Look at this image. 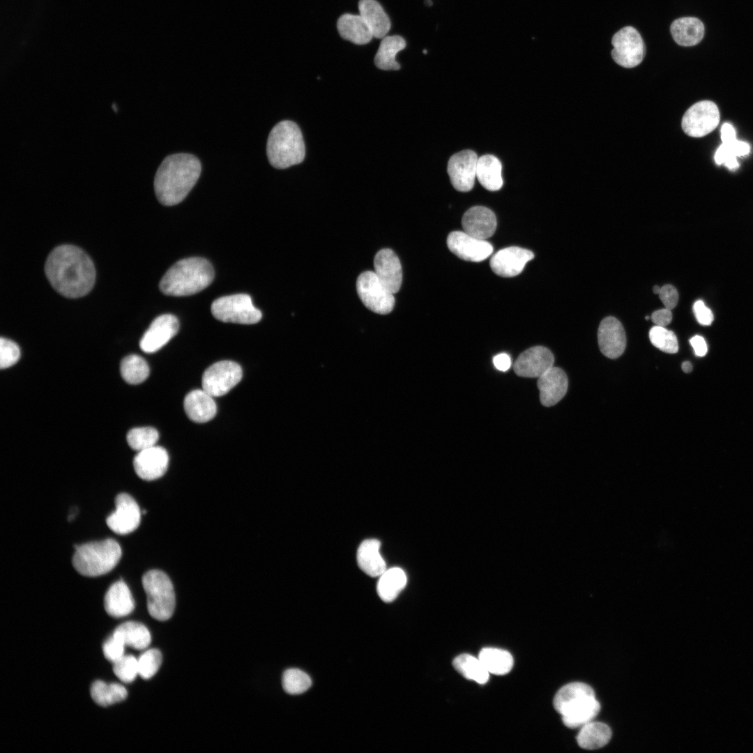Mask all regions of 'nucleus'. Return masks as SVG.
Returning a JSON list of instances; mask_svg holds the SVG:
<instances>
[{
  "label": "nucleus",
  "mask_w": 753,
  "mask_h": 753,
  "mask_svg": "<svg viewBox=\"0 0 753 753\" xmlns=\"http://www.w3.org/2000/svg\"><path fill=\"white\" fill-rule=\"evenodd\" d=\"M611 735V730L607 724L591 721L580 728L576 739L580 747L596 750L606 745Z\"/></svg>",
  "instance_id": "33"
},
{
  "label": "nucleus",
  "mask_w": 753,
  "mask_h": 753,
  "mask_svg": "<svg viewBox=\"0 0 753 753\" xmlns=\"http://www.w3.org/2000/svg\"><path fill=\"white\" fill-rule=\"evenodd\" d=\"M595 699L593 688L588 685L575 682L562 687L554 699V706L561 715Z\"/></svg>",
  "instance_id": "24"
},
{
  "label": "nucleus",
  "mask_w": 753,
  "mask_h": 753,
  "mask_svg": "<svg viewBox=\"0 0 753 753\" xmlns=\"http://www.w3.org/2000/svg\"><path fill=\"white\" fill-rule=\"evenodd\" d=\"M682 370L685 373H689L692 370V365L689 361L683 362L682 364Z\"/></svg>",
  "instance_id": "53"
},
{
  "label": "nucleus",
  "mask_w": 753,
  "mask_h": 753,
  "mask_svg": "<svg viewBox=\"0 0 753 753\" xmlns=\"http://www.w3.org/2000/svg\"><path fill=\"white\" fill-rule=\"evenodd\" d=\"M611 56L618 65L633 68L640 64L645 56L646 47L641 36L632 26H625L616 32L611 40Z\"/></svg>",
  "instance_id": "9"
},
{
  "label": "nucleus",
  "mask_w": 753,
  "mask_h": 753,
  "mask_svg": "<svg viewBox=\"0 0 753 753\" xmlns=\"http://www.w3.org/2000/svg\"><path fill=\"white\" fill-rule=\"evenodd\" d=\"M266 153L271 165L277 169L302 162L305 147L298 126L289 120L277 123L268 135Z\"/></svg>",
  "instance_id": "4"
},
{
  "label": "nucleus",
  "mask_w": 753,
  "mask_h": 753,
  "mask_svg": "<svg viewBox=\"0 0 753 753\" xmlns=\"http://www.w3.org/2000/svg\"><path fill=\"white\" fill-rule=\"evenodd\" d=\"M537 385L541 404L549 407L557 404L565 396L568 380L562 369L552 367L538 377Z\"/></svg>",
  "instance_id": "23"
},
{
  "label": "nucleus",
  "mask_w": 753,
  "mask_h": 753,
  "mask_svg": "<svg viewBox=\"0 0 753 753\" xmlns=\"http://www.w3.org/2000/svg\"><path fill=\"white\" fill-rule=\"evenodd\" d=\"M168 464L167 450L157 446L139 451L133 460L137 475L144 480L161 478L166 473Z\"/></svg>",
  "instance_id": "18"
},
{
  "label": "nucleus",
  "mask_w": 753,
  "mask_h": 753,
  "mask_svg": "<svg viewBox=\"0 0 753 753\" xmlns=\"http://www.w3.org/2000/svg\"><path fill=\"white\" fill-rule=\"evenodd\" d=\"M660 289H661L660 287H659L657 285H655V286L653 287V291L654 294H658L660 293Z\"/></svg>",
  "instance_id": "54"
},
{
  "label": "nucleus",
  "mask_w": 753,
  "mask_h": 753,
  "mask_svg": "<svg viewBox=\"0 0 753 753\" xmlns=\"http://www.w3.org/2000/svg\"><path fill=\"white\" fill-rule=\"evenodd\" d=\"M113 671L122 682H132L139 675L138 660L133 655H123L113 663Z\"/></svg>",
  "instance_id": "45"
},
{
  "label": "nucleus",
  "mask_w": 753,
  "mask_h": 753,
  "mask_svg": "<svg viewBox=\"0 0 753 753\" xmlns=\"http://www.w3.org/2000/svg\"><path fill=\"white\" fill-rule=\"evenodd\" d=\"M374 272L381 283L393 294H396L402 282V269L400 259L389 248L380 250L374 258Z\"/></svg>",
  "instance_id": "21"
},
{
  "label": "nucleus",
  "mask_w": 753,
  "mask_h": 753,
  "mask_svg": "<svg viewBox=\"0 0 753 753\" xmlns=\"http://www.w3.org/2000/svg\"><path fill=\"white\" fill-rule=\"evenodd\" d=\"M645 319H646V320H648V319H649V317H648V316H646V317H645Z\"/></svg>",
  "instance_id": "56"
},
{
  "label": "nucleus",
  "mask_w": 753,
  "mask_h": 753,
  "mask_svg": "<svg viewBox=\"0 0 753 753\" xmlns=\"http://www.w3.org/2000/svg\"><path fill=\"white\" fill-rule=\"evenodd\" d=\"M447 245L450 252L458 257L473 262L486 259L493 252V247L489 242L464 231H455L450 233Z\"/></svg>",
  "instance_id": "14"
},
{
  "label": "nucleus",
  "mask_w": 753,
  "mask_h": 753,
  "mask_svg": "<svg viewBox=\"0 0 753 753\" xmlns=\"http://www.w3.org/2000/svg\"><path fill=\"white\" fill-rule=\"evenodd\" d=\"M720 132L722 144L715 153V161L717 165L724 164L729 169L734 170L739 167L737 158L749 154L750 146L745 142L737 140L736 130L729 123H723Z\"/></svg>",
  "instance_id": "20"
},
{
  "label": "nucleus",
  "mask_w": 753,
  "mask_h": 753,
  "mask_svg": "<svg viewBox=\"0 0 753 753\" xmlns=\"http://www.w3.org/2000/svg\"><path fill=\"white\" fill-rule=\"evenodd\" d=\"M670 31L677 44L689 47L701 42L704 35V26L698 18L684 17L675 20L671 24Z\"/></svg>",
  "instance_id": "29"
},
{
  "label": "nucleus",
  "mask_w": 753,
  "mask_h": 753,
  "mask_svg": "<svg viewBox=\"0 0 753 753\" xmlns=\"http://www.w3.org/2000/svg\"><path fill=\"white\" fill-rule=\"evenodd\" d=\"M651 319L657 326L665 327L671 323L672 313L671 310L666 307L660 309L653 312Z\"/></svg>",
  "instance_id": "50"
},
{
  "label": "nucleus",
  "mask_w": 753,
  "mask_h": 753,
  "mask_svg": "<svg viewBox=\"0 0 753 753\" xmlns=\"http://www.w3.org/2000/svg\"><path fill=\"white\" fill-rule=\"evenodd\" d=\"M73 565L82 575L93 577L110 572L121 557V549L114 539L107 538L75 546Z\"/></svg>",
  "instance_id": "5"
},
{
  "label": "nucleus",
  "mask_w": 753,
  "mask_h": 753,
  "mask_svg": "<svg viewBox=\"0 0 753 753\" xmlns=\"http://www.w3.org/2000/svg\"><path fill=\"white\" fill-rule=\"evenodd\" d=\"M179 324L172 314L156 317L142 336L139 346L145 353H153L165 346L177 333Z\"/></svg>",
  "instance_id": "15"
},
{
  "label": "nucleus",
  "mask_w": 753,
  "mask_h": 753,
  "mask_svg": "<svg viewBox=\"0 0 753 753\" xmlns=\"http://www.w3.org/2000/svg\"><path fill=\"white\" fill-rule=\"evenodd\" d=\"M113 634L119 638L125 644L136 650L147 648L151 641V634L143 624L128 621L118 626Z\"/></svg>",
  "instance_id": "35"
},
{
  "label": "nucleus",
  "mask_w": 753,
  "mask_h": 753,
  "mask_svg": "<svg viewBox=\"0 0 753 753\" xmlns=\"http://www.w3.org/2000/svg\"><path fill=\"white\" fill-rule=\"evenodd\" d=\"M138 660L139 675L145 680L153 677L162 663V655L159 650L149 649L143 653Z\"/></svg>",
  "instance_id": "44"
},
{
  "label": "nucleus",
  "mask_w": 753,
  "mask_h": 753,
  "mask_svg": "<svg viewBox=\"0 0 753 753\" xmlns=\"http://www.w3.org/2000/svg\"><path fill=\"white\" fill-rule=\"evenodd\" d=\"M158 438L157 429L151 427H135L127 434L130 447L138 452L155 446Z\"/></svg>",
  "instance_id": "41"
},
{
  "label": "nucleus",
  "mask_w": 753,
  "mask_h": 753,
  "mask_svg": "<svg viewBox=\"0 0 753 753\" xmlns=\"http://www.w3.org/2000/svg\"><path fill=\"white\" fill-rule=\"evenodd\" d=\"M405 40L400 36H388L382 38L374 57L376 66L383 70H397L400 65L395 59L398 52L405 48Z\"/></svg>",
  "instance_id": "32"
},
{
  "label": "nucleus",
  "mask_w": 753,
  "mask_h": 753,
  "mask_svg": "<svg viewBox=\"0 0 753 753\" xmlns=\"http://www.w3.org/2000/svg\"><path fill=\"white\" fill-rule=\"evenodd\" d=\"M478 658L489 674L504 675L513 667V657L507 651L496 648H484Z\"/></svg>",
  "instance_id": "36"
},
{
  "label": "nucleus",
  "mask_w": 753,
  "mask_h": 753,
  "mask_svg": "<svg viewBox=\"0 0 753 753\" xmlns=\"http://www.w3.org/2000/svg\"><path fill=\"white\" fill-rule=\"evenodd\" d=\"M381 542L376 539H367L361 542L357 551L359 568L367 575L380 576L386 570V562L380 554Z\"/></svg>",
  "instance_id": "27"
},
{
  "label": "nucleus",
  "mask_w": 753,
  "mask_h": 753,
  "mask_svg": "<svg viewBox=\"0 0 753 753\" xmlns=\"http://www.w3.org/2000/svg\"><path fill=\"white\" fill-rule=\"evenodd\" d=\"M104 606L106 612L114 618L130 614L135 608V602L127 584L122 580L114 582L107 590Z\"/></svg>",
  "instance_id": "26"
},
{
  "label": "nucleus",
  "mask_w": 753,
  "mask_h": 753,
  "mask_svg": "<svg viewBox=\"0 0 753 753\" xmlns=\"http://www.w3.org/2000/svg\"><path fill=\"white\" fill-rule=\"evenodd\" d=\"M598 340L600 351L609 358L621 356L625 349V330L621 323L614 317H607L602 320L598 328Z\"/></svg>",
  "instance_id": "19"
},
{
  "label": "nucleus",
  "mask_w": 753,
  "mask_h": 753,
  "mask_svg": "<svg viewBox=\"0 0 753 753\" xmlns=\"http://www.w3.org/2000/svg\"><path fill=\"white\" fill-rule=\"evenodd\" d=\"M423 53H425V54H426V53H427V52H426V50H423Z\"/></svg>",
  "instance_id": "57"
},
{
  "label": "nucleus",
  "mask_w": 753,
  "mask_h": 753,
  "mask_svg": "<svg viewBox=\"0 0 753 753\" xmlns=\"http://www.w3.org/2000/svg\"><path fill=\"white\" fill-rule=\"evenodd\" d=\"M213 317L223 322L254 324L261 319V312L255 307L251 297L245 294L220 297L211 305Z\"/></svg>",
  "instance_id": "7"
},
{
  "label": "nucleus",
  "mask_w": 753,
  "mask_h": 753,
  "mask_svg": "<svg viewBox=\"0 0 753 753\" xmlns=\"http://www.w3.org/2000/svg\"><path fill=\"white\" fill-rule=\"evenodd\" d=\"M455 669L466 679L479 684H485L489 680V673L480 659L469 654H462L453 660Z\"/></svg>",
  "instance_id": "38"
},
{
  "label": "nucleus",
  "mask_w": 753,
  "mask_h": 753,
  "mask_svg": "<svg viewBox=\"0 0 753 753\" xmlns=\"http://www.w3.org/2000/svg\"><path fill=\"white\" fill-rule=\"evenodd\" d=\"M600 710V705L596 699H592L580 707L562 716L563 724L568 728L581 727L593 721Z\"/></svg>",
  "instance_id": "40"
},
{
  "label": "nucleus",
  "mask_w": 753,
  "mask_h": 753,
  "mask_svg": "<svg viewBox=\"0 0 753 753\" xmlns=\"http://www.w3.org/2000/svg\"><path fill=\"white\" fill-rule=\"evenodd\" d=\"M123 379L130 384H138L146 379L149 375V367L146 360L135 354L125 357L120 365Z\"/></svg>",
  "instance_id": "39"
},
{
  "label": "nucleus",
  "mask_w": 753,
  "mask_h": 753,
  "mask_svg": "<svg viewBox=\"0 0 753 753\" xmlns=\"http://www.w3.org/2000/svg\"><path fill=\"white\" fill-rule=\"evenodd\" d=\"M125 646L123 642L112 634L103 644V654L107 660L114 663L124 655Z\"/></svg>",
  "instance_id": "47"
},
{
  "label": "nucleus",
  "mask_w": 753,
  "mask_h": 753,
  "mask_svg": "<svg viewBox=\"0 0 753 753\" xmlns=\"http://www.w3.org/2000/svg\"><path fill=\"white\" fill-rule=\"evenodd\" d=\"M693 312L697 320L701 325L710 326L714 320L712 311L701 300H698L694 303Z\"/></svg>",
  "instance_id": "49"
},
{
  "label": "nucleus",
  "mask_w": 753,
  "mask_h": 753,
  "mask_svg": "<svg viewBox=\"0 0 753 753\" xmlns=\"http://www.w3.org/2000/svg\"><path fill=\"white\" fill-rule=\"evenodd\" d=\"M690 343L692 347L696 356L702 357L706 354L708 347L703 337L695 335L690 340Z\"/></svg>",
  "instance_id": "51"
},
{
  "label": "nucleus",
  "mask_w": 753,
  "mask_h": 753,
  "mask_svg": "<svg viewBox=\"0 0 753 753\" xmlns=\"http://www.w3.org/2000/svg\"><path fill=\"white\" fill-rule=\"evenodd\" d=\"M183 406L188 417L199 423L211 420L217 412L213 397L203 389L193 390L187 394Z\"/></svg>",
  "instance_id": "25"
},
{
  "label": "nucleus",
  "mask_w": 753,
  "mask_h": 753,
  "mask_svg": "<svg viewBox=\"0 0 753 753\" xmlns=\"http://www.w3.org/2000/svg\"><path fill=\"white\" fill-rule=\"evenodd\" d=\"M478 157L472 150H464L452 155L448 162V173L452 186L458 191L468 192L474 185Z\"/></svg>",
  "instance_id": "13"
},
{
  "label": "nucleus",
  "mask_w": 753,
  "mask_h": 753,
  "mask_svg": "<svg viewBox=\"0 0 753 753\" xmlns=\"http://www.w3.org/2000/svg\"><path fill=\"white\" fill-rule=\"evenodd\" d=\"M425 4H427V6H432V1H431V0H425Z\"/></svg>",
  "instance_id": "55"
},
{
  "label": "nucleus",
  "mask_w": 753,
  "mask_h": 753,
  "mask_svg": "<svg viewBox=\"0 0 753 753\" xmlns=\"http://www.w3.org/2000/svg\"><path fill=\"white\" fill-rule=\"evenodd\" d=\"M213 278L214 271L208 261L190 257L174 264L161 279L159 287L166 295L189 296L207 287Z\"/></svg>",
  "instance_id": "3"
},
{
  "label": "nucleus",
  "mask_w": 753,
  "mask_h": 753,
  "mask_svg": "<svg viewBox=\"0 0 753 753\" xmlns=\"http://www.w3.org/2000/svg\"><path fill=\"white\" fill-rule=\"evenodd\" d=\"M90 693L96 703L100 706H108L125 700L128 692L126 689L118 683H106L101 680L93 682Z\"/></svg>",
  "instance_id": "37"
},
{
  "label": "nucleus",
  "mask_w": 753,
  "mask_h": 753,
  "mask_svg": "<svg viewBox=\"0 0 753 753\" xmlns=\"http://www.w3.org/2000/svg\"><path fill=\"white\" fill-rule=\"evenodd\" d=\"M282 683L287 693L294 695L307 691L312 685V680L305 672L294 668L284 672Z\"/></svg>",
  "instance_id": "42"
},
{
  "label": "nucleus",
  "mask_w": 753,
  "mask_h": 753,
  "mask_svg": "<svg viewBox=\"0 0 753 753\" xmlns=\"http://www.w3.org/2000/svg\"><path fill=\"white\" fill-rule=\"evenodd\" d=\"M464 231L482 240L491 237L496 228V218L489 208L476 206L465 212L462 219Z\"/></svg>",
  "instance_id": "22"
},
{
  "label": "nucleus",
  "mask_w": 753,
  "mask_h": 753,
  "mask_svg": "<svg viewBox=\"0 0 753 753\" xmlns=\"http://www.w3.org/2000/svg\"><path fill=\"white\" fill-rule=\"evenodd\" d=\"M20 356L18 345L12 340L1 337L0 339V367H9L15 364Z\"/></svg>",
  "instance_id": "46"
},
{
  "label": "nucleus",
  "mask_w": 753,
  "mask_h": 753,
  "mask_svg": "<svg viewBox=\"0 0 753 753\" xmlns=\"http://www.w3.org/2000/svg\"><path fill=\"white\" fill-rule=\"evenodd\" d=\"M142 582L149 614L160 621L169 619L175 609L176 598L169 577L162 571L151 570L143 575Z\"/></svg>",
  "instance_id": "6"
},
{
  "label": "nucleus",
  "mask_w": 753,
  "mask_h": 753,
  "mask_svg": "<svg viewBox=\"0 0 753 753\" xmlns=\"http://www.w3.org/2000/svg\"><path fill=\"white\" fill-rule=\"evenodd\" d=\"M356 291L363 305L373 312L387 314L394 308V294L381 283L374 271H365L358 277Z\"/></svg>",
  "instance_id": "8"
},
{
  "label": "nucleus",
  "mask_w": 753,
  "mask_h": 753,
  "mask_svg": "<svg viewBox=\"0 0 753 753\" xmlns=\"http://www.w3.org/2000/svg\"><path fill=\"white\" fill-rule=\"evenodd\" d=\"M45 271L52 287L70 298L86 295L96 280L92 260L81 248L72 245L55 248L47 258Z\"/></svg>",
  "instance_id": "1"
},
{
  "label": "nucleus",
  "mask_w": 753,
  "mask_h": 753,
  "mask_svg": "<svg viewBox=\"0 0 753 753\" xmlns=\"http://www.w3.org/2000/svg\"><path fill=\"white\" fill-rule=\"evenodd\" d=\"M501 171V163L496 156L487 154L478 158L476 177L485 189L496 191L503 186Z\"/></svg>",
  "instance_id": "31"
},
{
  "label": "nucleus",
  "mask_w": 753,
  "mask_h": 753,
  "mask_svg": "<svg viewBox=\"0 0 753 753\" xmlns=\"http://www.w3.org/2000/svg\"><path fill=\"white\" fill-rule=\"evenodd\" d=\"M406 581V576L402 569L394 567L386 570L380 575L377 582V593L383 602H390L403 590Z\"/></svg>",
  "instance_id": "34"
},
{
  "label": "nucleus",
  "mask_w": 753,
  "mask_h": 753,
  "mask_svg": "<svg viewBox=\"0 0 753 753\" xmlns=\"http://www.w3.org/2000/svg\"><path fill=\"white\" fill-rule=\"evenodd\" d=\"M720 119V111L716 104L710 100H701L685 112L681 126L688 136L702 137L717 127Z\"/></svg>",
  "instance_id": "10"
},
{
  "label": "nucleus",
  "mask_w": 753,
  "mask_h": 753,
  "mask_svg": "<svg viewBox=\"0 0 753 753\" xmlns=\"http://www.w3.org/2000/svg\"><path fill=\"white\" fill-rule=\"evenodd\" d=\"M649 338L653 346L668 353H675L678 350V343L675 333L664 327L655 326L649 331Z\"/></svg>",
  "instance_id": "43"
},
{
  "label": "nucleus",
  "mask_w": 753,
  "mask_h": 753,
  "mask_svg": "<svg viewBox=\"0 0 753 753\" xmlns=\"http://www.w3.org/2000/svg\"><path fill=\"white\" fill-rule=\"evenodd\" d=\"M358 10L374 38L380 39L386 36L390 29V20L377 1L360 0Z\"/></svg>",
  "instance_id": "28"
},
{
  "label": "nucleus",
  "mask_w": 753,
  "mask_h": 753,
  "mask_svg": "<svg viewBox=\"0 0 753 753\" xmlns=\"http://www.w3.org/2000/svg\"><path fill=\"white\" fill-rule=\"evenodd\" d=\"M493 363L497 370L503 372L508 370L511 365L510 358L505 353H501L494 356Z\"/></svg>",
  "instance_id": "52"
},
{
  "label": "nucleus",
  "mask_w": 753,
  "mask_h": 753,
  "mask_svg": "<svg viewBox=\"0 0 753 753\" xmlns=\"http://www.w3.org/2000/svg\"><path fill=\"white\" fill-rule=\"evenodd\" d=\"M114 503L115 510L106 519L108 527L119 535L134 531L140 524L142 513L135 500L128 494L120 493Z\"/></svg>",
  "instance_id": "12"
},
{
  "label": "nucleus",
  "mask_w": 753,
  "mask_h": 753,
  "mask_svg": "<svg viewBox=\"0 0 753 753\" xmlns=\"http://www.w3.org/2000/svg\"><path fill=\"white\" fill-rule=\"evenodd\" d=\"M340 36L356 45L368 43L374 37L365 20L360 15L344 14L337 22Z\"/></svg>",
  "instance_id": "30"
},
{
  "label": "nucleus",
  "mask_w": 753,
  "mask_h": 753,
  "mask_svg": "<svg viewBox=\"0 0 753 753\" xmlns=\"http://www.w3.org/2000/svg\"><path fill=\"white\" fill-rule=\"evenodd\" d=\"M242 376L243 371L238 363L231 360L216 362L204 372L202 389L213 397H220L233 388Z\"/></svg>",
  "instance_id": "11"
},
{
  "label": "nucleus",
  "mask_w": 753,
  "mask_h": 753,
  "mask_svg": "<svg viewBox=\"0 0 753 753\" xmlns=\"http://www.w3.org/2000/svg\"><path fill=\"white\" fill-rule=\"evenodd\" d=\"M533 257L531 250L512 246L498 251L491 258L489 264L495 274L510 277L519 275Z\"/></svg>",
  "instance_id": "17"
},
{
  "label": "nucleus",
  "mask_w": 753,
  "mask_h": 753,
  "mask_svg": "<svg viewBox=\"0 0 753 753\" xmlns=\"http://www.w3.org/2000/svg\"><path fill=\"white\" fill-rule=\"evenodd\" d=\"M554 358L547 348L536 346L522 352L513 365L515 374L522 377H540L553 367Z\"/></svg>",
  "instance_id": "16"
},
{
  "label": "nucleus",
  "mask_w": 753,
  "mask_h": 753,
  "mask_svg": "<svg viewBox=\"0 0 753 753\" xmlns=\"http://www.w3.org/2000/svg\"><path fill=\"white\" fill-rule=\"evenodd\" d=\"M201 170L200 161L192 154L181 153L166 157L154 179L158 201L165 206L181 202L197 183Z\"/></svg>",
  "instance_id": "2"
},
{
  "label": "nucleus",
  "mask_w": 753,
  "mask_h": 753,
  "mask_svg": "<svg viewBox=\"0 0 753 753\" xmlns=\"http://www.w3.org/2000/svg\"><path fill=\"white\" fill-rule=\"evenodd\" d=\"M658 296L667 309H674L678 301V293L676 289L671 284H665L660 289Z\"/></svg>",
  "instance_id": "48"
}]
</instances>
